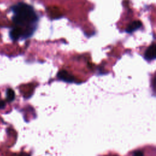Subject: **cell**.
Here are the masks:
<instances>
[{"label":"cell","mask_w":156,"mask_h":156,"mask_svg":"<svg viewBox=\"0 0 156 156\" xmlns=\"http://www.w3.org/2000/svg\"><path fill=\"white\" fill-rule=\"evenodd\" d=\"M5 102L3 101H0V109H2L5 107Z\"/></svg>","instance_id":"8"},{"label":"cell","mask_w":156,"mask_h":156,"mask_svg":"<svg viewBox=\"0 0 156 156\" xmlns=\"http://www.w3.org/2000/svg\"><path fill=\"white\" fill-rule=\"evenodd\" d=\"M12 10L14 13L12 17L13 21L18 26H26V29L23 32V35L29 37L34 32V29L29 26L37 21V16L32 6L20 2L12 7Z\"/></svg>","instance_id":"1"},{"label":"cell","mask_w":156,"mask_h":156,"mask_svg":"<svg viewBox=\"0 0 156 156\" xmlns=\"http://www.w3.org/2000/svg\"><path fill=\"white\" fill-rule=\"evenodd\" d=\"M142 26V24L141 21H134L127 27L126 28V32L128 33H132L134 32L135 30L139 29Z\"/></svg>","instance_id":"5"},{"label":"cell","mask_w":156,"mask_h":156,"mask_svg":"<svg viewBox=\"0 0 156 156\" xmlns=\"http://www.w3.org/2000/svg\"><path fill=\"white\" fill-rule=\"evenodd\" d=\"M6 96H7V99L9 101H10V102L13 101L15 99V97L14 91L11 88L7 89V92H6Z\"/></svg>","instance_id":"6"},{"label":"cell","mask_w":156,"mask_h":156,"mask_svg":"<svg viewBox=\"0 0 156 156\" xmlns=\"http://www.w3.org/2000/svg\"><path fill=\"white\" fill-rule=\"evenodd\" d=\"M156 45L155 43L151 44L145 51L144 58L147 60H152L155 58Z\"/></svg>","instance_id":"2"},{"label":"cell","mask_w":156,"mask_h":156,"mask_svg":"<svg viewBox=\"0 0 156 156\" xmlns=\"http://www.w3.org/2000/svg\"><path fill=\"white\" fill-rule=\"evenodd\" d=\"M20 156H30L29 154H26V153H22L21 155H20Z\"/></svg>","instance_id":"9"},{"label":"cell","mask_w":156,"mask_h":156,"mask_svg":"<svg viewBox=\"0 0 156 156\" xmlns=\"http://www.w3.org/2000/svg\"><path fill=\"white\" fill-rule=\"evenodd\" d=\"M57 76L60 80H62L66 82H73L74 80V77L65 70H62L59 71Z\"/></svg>","instance_id":"3"},{"label":"cell","mask_w":156,"mask_h":156,"mask_svg":"<svg viewBox=\"0 0 156 156\" xmlns=\"http://www.w3.org/2000/svg\"><path fill=\"white\" fill-rule=\"evenodd\" d=\"M23 35V30L20 27L13 28L10 32V37L13 41L17 40Z\"/></svg>","instance_id":"4"},{"label":"cell","mask_w":156,"mask_h":156,"mask_svg":"<svg viewBox=\"0 0 156 156\" xmlns=\"http://www.w3.org/2000/svg\"><path fill=\"white\" fill-rule=\"evenodd\" d=\"M133 156H144V154L141 151H136L133 153Z\"/></svg>","instance_id":"7"}]
</instances>
